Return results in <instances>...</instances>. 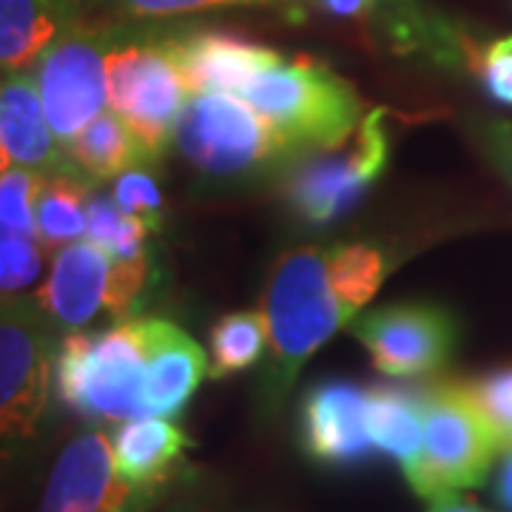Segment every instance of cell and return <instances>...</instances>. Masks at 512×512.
<instances>
[{
    "label": "cell",
    "instance_id": "cell-1",
    "mask_svg": "<svg viewBox=\"0 0 512 512\" xmlns=\"http://www.w3.org/2000/svg\"><path fill=\"white\" fill-rule=\"evenodd\" d=\"M259 311L268 325L265 399L282 404L305 362L362 308L333 271L330 245H305L276 259Z\"/></svg>",
    "mask_w": 512,
    "mask_h": 512
},
{
    "label": "cell",
    "instance_id": "cell-2",
    "mask_svg": "<svg viewBox=\"0 0 512 512\" xmlns=\"http://www.w3.org/2000/svg\"><path fill=\"white\" fill-rule=\"evenodd\" d=\"M146 345L140 319L106 330L60 336L55 359L57 399L77 416L117 424L148 416L143 399Z\"/></svg>",
    "mask_w": 512,
    "mask_h": 512
},
{
    "label": "cell",
    "instance_id": "cell-3",
    "mask_svg": "<svg viewBox=\"0 0 512 512\" xmlns=\"http://www.w3.org/2000/svg\"><path fill=\"white\" fill-rule=\"evenodd\" d=\"M242 100L302 151L342 146L367 114L348 80L311 57H282L256 77Z\"/></svg>",
    "mask_w": 512,
    "mask_h": 512
},
{
    "label": "cell",
    "instance_id": "cell-4",
    "mask_svg": "<svg viewBox=\"0 0 512 512\" xmlns=\"http://www.w3.org/2000/svg\"><path fill=\"white\" fill-rule=\"evenodd\" d=\"M171 35L148 20H128L126 35L109 55V109L131 126L154 163L174 143L188 103Z\"/></svg>",
    "mask_w": 512,
    "mask_h": 512
},
{
    "label": "cell",
    "instance_id": "cell-5",
    "mask_svg": "<svg viewBox=\"0 0 512 512\" xmlns=\"http://www.w3.org/2000/svg\"><path fill=\"white\" fill-rule=\"evenodd\" d=\"M60 333L35 293L0 296V453L29 439L46 416Z\"/></svg>",
    "mask_w": 512,
    "mask_h": 512
},
{
    "label": "cell",
    "instance_id": "cell-6",
    "mask_svg": "<svg viewBox=\"0 0 512 512\" xmlns=\"http://www.w3.org/2000/svg\"><path fill=\"white\" fill-rule=\"evenodd\" d=\"M126 29L128 20L89 15L57 37L32 66L43 109L63 151L100 111L109 109V55Z\"/></svg>",
    "mask_w": 512,
    "mask_h": 512
},
{
    "label": "cell",
    "instance_id": "cell-7",
    "mask_svg": "<svg viewBox=\"0 0 512 512\" xmlns=\"http://www.w3.org/2000/svg\"><path fill=\"white\" fill-rule=\"evenodd\" d=\"M498 453L504 447L467 384L433 382L424 387V447L419 467L407 476L416 495L436 501L478 487Z\"/></svg>",
    "mask_w": 512,
    "mask_h": 512
},
{
    "label": "cell",
    "instance_id": "cell-8",
    "mask_svg": "<svg viewBox=\"0 0 512 512\" xmlns=\"http://www.w3.org/2000/svg\"><path fill=\"white\" fill-rule=\"evenodd\" d=\"M390 160L387 111L373 109L342 146L305 151L282 174V197L308 225H330L345 217Z\"/></svg>",
    "mask_w": 512,
    "mask_h": 512
},
{
    "label": "cell",
    "instance_id": "cell-9",
    "mask_svg": "<svg viewBox=\"0 0 512 512\" xmlns=\"http://www.w3.org/2000/svg\"><path fill=\"white\" fill-rule=\"evenodd\" d=\"M174 143L211 177H242L288 157L293 146L237 94H194L177 120Z\"/></svg>",
    "mask_w": 512,
    "mask_h": 512
},
{
    "label": "cell",
    "instance_id": "cell-10",
    "mask_svg": "<svg viewBox=\"0 0 512 512\" xmlns=\"http://www.w3.org/2000/svg\"><path fill=\"white\" fill-rule=\"evenodd\" d=\"M353 336L370 353L373 367L387 379L433 376L456 350V319L439 305L396 302L353 322Z\"/></svg>",
    "mask_w": 512,
    "mask_h": 512
},
{
    "label": "cell",
    "instance_id": "cell-11",
    "mask_svg": "<svg viewBox=\"0 0 512 512\" xmlns=\"http://www.w3.org/2000/svg\"><path fill=\"white\" fill-rule=\"evenodd\" d=\"M140 493L117 473L106 430L74 436L57 456L37 512H137Z\"/></svg>",
    "mask_w": 512,
    "mask_h": 512
},
{
    "label": "cell",
    "instance_id": "cell-12",
    "mask_svg": "<svg viewBox=\"0 0 512 512\" xmlns=\"http://www.w3.org/2000/svg\"><path fill=\"white\" fill-rule=\"evenodd\" d=\"M12 168L40 177L77 174L46 117L35 69L0 72V174Z\"/></svg>",
    "mask_w": 512,
    "mask_h": 512
},
{
    "label": "cell",
    "instance_id": "cell-13",
    "mask_svg": "<svg viewBox=\"0 0 512 512\" xmlns=\"http://www.w3.org/2000/svg\"><path fill=\"white\" fill-rule=\"evenodd\" d=\"M299 441L305 456L328 467L362 464L376 447L367 433V390L353 382H319L302 399Z\"/></svg>",
    "mask_w": 512,
    "mask_h": 512
},
{
    "label": "cell",
    "instance_id": "cell-14",
    "mask_svg": "<svg viewBox=\"0 0 512 512\" xmlns=\"http://www.w3.org/2000/svg\"><path fill=\"white\" fill-rule=\"evenodd\" d=\"M111 268L114 259L89 239L55 251L49 276L35 291V299L60 336L86 330L100 313H109Z\"/></svg>",
    "mask_w": 512,
    "mask_h": 512
},
{
    "label": "cell",
    "instance_id": "cell-15",
    "mask_svg": "<svg viewBox=\"0 0 512 512\" xmlns=\"http://www.w3.org/2000/svg\"><path fill=\"white\" fill-rule=\"evenodd\" d=\"M171 49L191 94H237L254 83L282 55L225 32H174Z\"/></svg>",
    "mask_w": 512,
    "mask_h": 512
},
{
    "label": "cell",
    "instance_id": "cell-16",
    "mask_svg": "<svg viewBox=\"0 0 512 512\" xmlns=\"http://www.w3.org/2000/svg\"><path fill=\"white\" fill-rule=\"evenodd\" d=\"M146 345L143 399L148 416L174 419L208 376L205 350L168 319H140Z\"/></svg>",
    "mask_w": 512,
    "mask_h": 512
},
{
    "label": "cell",
    "instance_id": "cell-17",
    "mask_svg": "<svg viewBox=\"0 0 512 512\" xmlns=\"http://www.w3.org/2000/svg\"><path fill=\"white\" fill-rule=\"evenodd\" d=\"M89 15V0H0V72L32 69L57 37Z\"/></svg>",
    "mask_w": 512,
    "mask_h": 512
},
{
    "label": "cell",
    "instance_id": "cell-18",
    "mask_svg": "<svg viewBox=\"0 0 512 512\" xmlns=\"http://www.w3.org/2000/svg\"><path fill=\"white\" fill-rule=\"evenodd\" d=\"M117 473L140 495L157 493L183 461L188 436L171 419L143 416L120 421L109 433Z\"/></svg>",
    "mask_w": 512,
    "mask_h": 512
},
{
    "label": "cell",
    "instance_id": "cell-19",
    "mask_svg": "<svg viewBox=\"0 0 512 512\" xmlns=\"http://www.w3.org/2000/svg\"><path fill=\"white\" fill-rule=\"evenodd\" d=\"M367 433L376 450L399 461L404 478L413 476L424 447V390L367 387Z\"/></svg>",
    "mask_w": 512,
    "mask_h": 512
},
{
    "label": "cell",
    "instance_id": "cell-20",
    "mask_svg": "<svg viewBox=\"0 0 512 512\" xmlns=\"http://www.w3.org/2000/svg\"><path fill=\"white\" fill-rule=\"evenodd\" d=\"M69 163L92 185L114 183L137 165H151L146 146L117 111H100L66 148Z\"/></svg>",
    "mask_w": 512,
    "mask_h": 512
},
{
    "label": "cell",
    "instance_id": "cell-21",
    "mask_svg": "<svg viewBox=\"0 0 512 512\" xmlns=\"http://www.w3.org/2000/svg\"><path fill=\"white\" fill-rule=\"evenodd\" d=\"M92 188L80 174H52L40 180L35 222L43 251H60L86 239V205L94 194Z\"/></svg>",
    "mask_w": 512,
    "mask_h": 512
},
{
    "label": "cell",
    "instance_id": "cell-22",
    "mask_svg": "<svg viewBox=\"0 0 512 512\" xmlns=\"http://www.w3.org/2000/svg\"><path fill=\"white\" fill-rule=\"evenodd\" d=\"M268 348V325L262 311H237L222 316L208 339V376L225 379L254 367Z\"/></svg>",
    "mask_w": 512,
    "mask_h": 512
},
{
    "label": "cell",
    "instance_id": "cell-23",
    "mask_svg": "<svg viewBox=\"0 0 512 512\" xmlns=\"http://www.w3.org/2000/svg\"><path fill=\"white\" fill-rule=\"evenodd\" d=\"M151 237L146 225L114 202L106 194H92L86 205V239L100 245L111 259L117 262H134V259H148L146 242Z\"/></svg>",
    "mask_w": 512,
    "mask_h": 512
},
{
    "label": "cell",
    "instance_id": "cell-24",
    "mask_svg": "<svg viewBox=\"0 0 512 512\" xmlns=\"http://www.w3.org/2000/svg\"><path fill=\"white\" fill-rule=\"evenodd\" d=\"M325 12L336 18L350 20H382L393 37H404L410 46H421L427 37L436 35L433 26H424L421 18L413 15V9L393 6V0H319Z\"/></svg>",
    "mask_w": 512,
    "mask_h": 512
},
{
    "label": "cell",
    "instance_id": "cell-25",
    "mask_svg": "<svg viewBox=\"0 0 512 512\" xmlns=\"http://www.w3.org/2000/svg\"><path fill=\"white\" fill-rule=\"evenodd\" d=\"M40 180V174L26 168H12L0 174V234L37 239L35 202Z\"/></svg>",
    "mask_w": 512,
    "mask_h": 512
},
{
    "label": "cell",
    "instance_id": "cell-26",
    "mask_svg": "<svg viewBox=\"0 0 512 512\" xmlns=\"http://www.w3.org/2000/svg\"><path fill=\"white\" fill-rule=\"evenodd\" d=\"M92 12L120 20H168L211 12L222 6H251V3H276V0H89Z\"/></svg>",
    "mask_w": 512,
    "mask_h": 512
},
{
    "label": "cell",
    "instance_id": "cell-27",
    "mask_svg": "<svg viewBox=\"0 0 512 512\" xmlns=\"http://www.w3.org/2000/svg\"><path fill=\"white\" fill-rule=\"evenodd\" d=\"M114 202L126 211L128 217L140 220L151 234H160L165 222V202L160 194V185L154 180V174L146 165H137L126 174H120L114 180V191H111Z\"/></svg>",
    "mask_w": 512,
    "mask_h": 512
},
{
    "label": "cell",
    "instance_id": "cell-28",
    "mask_svg": "<svg viewBox=\"0 0 512 512\" xmlns=\"http://www.w3.org/2000/svg\"><path fill=\"white\" fill-rule=\"evenodd\" d=\"M46 251L32 237L0 234V296L26 293L43 271Z\"/></svg>",
    "mask_w": 512,
    "mask_h": 512
},
{
    "label": "cell",
    "instance_id": "cell-29",
    "mask_svg": "<svg viewBox=\"0 0 512 512\" xmlns=\"http://www.w3.org/2000/svg\"><path fill=\"white\" fill-rule=\"evenodd\" d=\"M467 390L478 410L484 413V419L490 421L501 447H512V367L481 376L467 384Z\"/></svg>",
    "mask_w": 512,
    "mask_h": 512
},
{
    "label": "cell",
    "instance_id": "cell-30",
    "mask_svg": "<svg viewBox=\"0 0 512 512\" xmlns=\"http://www.w3.org/2000/svg\"><path fill=\"white\" fill-rule=\"evenodd\" d=\"M478 74L493 100L512 106V35L495 40L481 52Z\"/></svg>",
    "mask_w": 512,
    "mask_h": 512
},
{
    "label": "cell",
    "instance_id": "cell-31",
    "mask_svg": "<svg viewBox=\"0 0 512 512\" xmlns=\"http://www.w3.org/2000/svg\"><path fill=\"white\" fill-rule=\"evenodd\" d=\"M478 146L484 148L487 160L512 183V123L493 120L478 126Z\"/></svg>",
    "mask_w": 512,
    "mask_h": 512
},
{
    "label": "cell",
    "instance_id": "cell-32",
    "mask_svg": "<svg viewBox=\"0 0 512 512\" xmlns=\"http://www.w3.org/2000/svg\"><path fill=\"white\" fill-rule=\"evenodd\" d=\"M495 498L507 512H512V447L504 450L501 458V470H498V481H495Z\"/></svg>",
    "mask_w": 512,
    "mask_h": 512
},
{
    "label": "cell",
    "instance_id": "cell-33",
    "mask_svg": "<svg viewBox=\"0 0 512 512\" xmlns=\"http://www.w3.org/2000/svg\"><path fill=\"white\" fill-rule=\"evenodd\" d=\"M427 512H487V510H481L476 501H470V498H464V495L450 493V495H441V498H436Z\"/></svg>",
    "mask_w": 512,
    "mask_h": 512
}]
</instances>
